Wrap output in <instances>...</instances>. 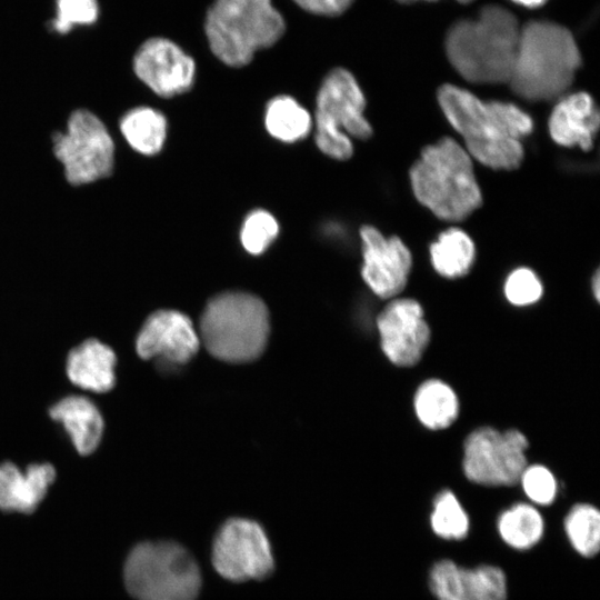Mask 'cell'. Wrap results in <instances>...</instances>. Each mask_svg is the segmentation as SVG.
<instances>
[{
  "label": "cell",
  "mask_w": 600,
  "mask_h": 600,
  "mask_svg": "<svg viewBox=\"0 0 600 600\" xmlns=\"http://www.w3.org/2000/svg\"><path fill=\"white\" fill-rule=\"evenodd\" d=\"M591 288H592V291H593L594 299L597 301H599V298H600V276H599V271H597L594 273V276L592 277Z\"/></svg>",
  "instance_id": "34"
},
{
  "label": "cell",
  "mask_w": 600,
  "mask_h": 600,
  "mask_svg": "<svg viewBox=\"0 0 600 600\" xmlns=\"http://www.w3.org/2000/svg\"><path fill=\"white\" fill-rule=\"evenodd\" d=\"M360 239L364 282L381 299L397 297L404 289L411 271L410 250L398 237L386 238L372 226L360 229Z\"/></svg>",
  "instance_id": "14"
},
{
  "label": "cell",
  "mask_w": 600,
  "mask_h": 600,
  "mask_svg": "<svg viewBox=\"0 0 600 600\" xmlns=\"http://www.w3.org/2000/svg\"><path fill=\"white\" fill-rule=\"evenodd\" d=\"M564 530L573 549L582 557H594L600 549V513L589 503H578L564 519Z\"/></svg>",
  "instance_id": "25"
},
{
  "label": "cell",
  "mask_w": 600,
  "mask_h": 600,
  "mask_svg": "<svg viewBox=\"0 0 600 600\" xmlns=\"http://www.w3.org/2000/svg\"><path fill=\"white\" fill-rule=\"evenodd\" d=\"M210 53L224 67L240 69L272 48L286 22L272 0H213L203 20Z\"/></svg>",
  "instance_id": "4"
},
{
  "label": "cell",
  "mask_w": 600,
  "mask_h": 600,
  "mask_svg": "<svg viewBox=\"0 0 600 600\" xmlns=\"http://www.w3.org/2000/svg\"><path fill=\"white\" fill-rule=\"evenodd\" d=\"M398 1L408 3V2L418 1V0H398ZM426 1H437V0H426Z\"/></svg>",
  "instance_id": "36"
},
{
  "label": "cell",
  "mask_w": 600,
  "mask_h": 600,
  "mask_svg": "<svg viewBox=\"0 0 600 600\" xmlns=\"http://www.w3.org/2000/svg\"><path fill=\"white\" fill-rule=\"evenodd\" d=\"M433 269L442 277L454 279L467 274L476 258L472 239L463 230L450 228L430 246Z\"/></svg>",
  "instance_id": "22"
},
{
  "label": "cell",
  "mask_w": 600,
  "mask_h": 600,
  "mask_svg": "<svg viewBox=\"0 0 600 600\" xmlns=\"http://www.w3.org/2000/svg\"><path fill=\"white\" fill-rule=\"evenodd\" d=\"M114 351L108 344L91 338L70 350L66 372L77 387L96 393L110 391L116 383Z\"/></svg>",
  "instance_id": "18"
},
{
  "label": "cell",
  "mask_w": 600,
  "mask_h": 600,
  "mask_svg": "<svg viewBox=\"0 0 600 600\" xmlns=\"http://www.w3.org/2000/svg\"><path fill=\"white\" fill-rule=\"evenodd\" d=\"M497 527L501 539L509 547L526 550L540 541L544 522L532 504L516 503L500 514Z\"/></svg>",
  "instance_id": "24"
},
{
  "label": "cell",
  "mask_w": 600,
  "mask_h": 600,
  "mask_svg": "<svg viewBox=\"0 0 600 600\" xmlns=\"http://www.w3.org/2000/svg\"><path fill=\"white\" fill-rule=\"evenodd\" d=\"M49 416L62 424L81 456L92 453L100 444L104 422L100 410L89 398L67 396L49 409Z\"/></svg>",
  "instance_id": "19"
},
{
  "label": "cell",
  "mask_w": 600,
  "mask_h": 600,
  "mask_svg": "<svg viewBox=\"0 0 600 600\" xmlns=\"http://www.w3.org/2000/svg\"><path fill=\"white\" fill-rule=\"evenodd\" d=\"M119 129L127 143L138 153L156 156L167 139L168 123L159 110L140 106L128 110L119 121Z\"/></svg>",
  "instance_id": "20"
},
{
  "label": "cell",
  "mask_w": 600,
  "mask_h": 600,
  "mask_svg": "<svg viewBox=\"0 0 600 600\" xmlns=\"http://www.w3.org/2000/svg\"><path fill=\"white\" fill-rule=\"evenodd\" d=\"M312 118L294 98L280 94L266 108L264 126L270 136L286 143L304 139L312 129Z\"/></svg>",
  "instance_id": "23"
},
{
  "label": "cell",
  "mask_w": 600,
  "mask_h": 600,
  "mask_svg": "<svg viewBox=\"0 0 600 600\" xmlns=\"http://www.w3.org/2000/svg\"><path fill=\"white\" fill-rule=\"evenodd\" d=\"M381 349L398 367L417 364L429 342L431 331L421 304L411 298H393L377 318Z\"/></svg>",
  "instance_id": "13"
},
{
  "label": "cell",
  "mask_w": 600,
  "mask_h": 600,
  "mask_svg": "<svg viewBox=\"0 0 600 600\" xmlns=\"http://www.w3.org/2000/svg\"><path fill=\"white\" fill-rule=\"evenodd\" d=\"M429 582L437 600H473L470 569L451 560L436 562L430 570Z\"/></svg>",
  "instance_id": "26"
},
{
  "label": "cell",
  "mask_w": 600,
  "mask_h": 600,
  "mask_svg": "<svg viewBox=\"0 0 600 600\" xmlns=\"http://www.w3.org/2000/svg\"><path fill=\"white\" fill-rule=\"evenodd\" d=\"M519 482L528 499L536 504L548 506L557 497L558 483L556 477L542 464H527Z\"/></svg>",
  "instance_id": "30"
},
{
  "label": "cell",
  "mask_w": 600,
  "mask_h": 600,
  "mask_svg": "<svg viewBox=\"0 0 600 600\" xmlns=\"http://www.w3.org/2000/svg\"><path fill=\"white\" fill-rule=\"evenodd\" d=\"M542 284L529 268H518L510 272L504 283L507 300L518 307L537 302L542 296Z\"/></svg>",
  "instance_id": "31"
},
{
  "label": "cell",
  "mask_w": 600,
  "mask_h": 600,
  "mask_svg": "<svg viewBox=\"0 0 600 600\" xmlns=\"http://www.w3.org/2000/svg\"><path fill=\"white\" fill-rule=\"evenodd\" d=\"M557 100L548 122L552 140L563 147L591 150L600 126L599 110L592 97L579 91Z\"/></svg>",
  "instance_id": "16"
},
{
  "label": "cell",
  "mask_w": 600,
  "mask_h": 600,
  "mask_svg": "<svg viewBox=\"0 0 600 600\" xmlns=\"http://www.w3.org/2000/svg\"><path fill=\"white\" fill-rule=\"evenodd\" d=\"M136 77L154 94L172 98L192 89L197 61L169 38L151 36L137 48L132 58Z\"/></svg>",
  "instance_id": "12"
},
{
  "label": "cell",
  "mask_w": 600,
  "mask_h": 600,
  "mask_svg": "<svg viewBox=\"0 0 600 600\" xmlns=\"http://www.w3.org/2000/svg\"><path fill=\"white\" fill-rule=\"evenodd\" d=\"M528 447L527 437L517 429L478 428L464 441L463 472L477 484L514 486L527 466Z\"/></svg>",
  "instance_id": "10"
},
{
  "label": "cell",
  "mask_w": 600,
  "mask_h": 600,
  "mask_svg": "<svg viewBox=\"0 0 600 600\" xmlns=\"http://www.w3.org/2000/svg\"><path fill=\"white\" fill-rule=\"evenodd\" d=\"M56 479L52 464L32 463L22 472L12 462L0 463V509L33 512Z\"/></svg>",
  "instance_id": "17"
},
{
  "label": "cell",
  "mask_w": 600,
  "mask_h": 600,
  "mask_svg": "<svg viewBox=\"0 0 600 600\" xmlns=\"http://www.w3.org/2000/svg\"><path fill=\"white\" fill-rule=\"evenodd\" d=\"M212 564L227 580L243 582L269 577L274 567L268 537L262 527L249 519L226 521L212 544Z\"/></svg>",
  "instance_id": "11"
},
{
  "label": "cell",
  "mask_w": 600,
  "mask_h": 600,
  "mask_svg": "<svg viewBox=\"0 0 600 600\" xmlns=\"http://www.w3.org/2000/svg\"><path fill=\"white\" fill-rule=\"evenodd\" d=\"M99 13L97 0H56V17L50 22V29L66 34L74 27L96 23Z\"/></svg>",
  "instance_id": "29"
},
{
  "label": "cell",
  "mask_w": 600,
  "mask_h": 600,
  "mask_svg": "<svg viewBox=\"0 0 600 600\" xmlns=\"http://www.w3.org/2000/svg\"><path fill=\"white\" fill-rule=\"evenodd\" d=\"M269 332V312L259 297L243 291H226L208 301L198 334L200 343L214 358L243 363L263 352Z\"/></svg>",
  "instance_id": "6"
},
{
  "label": "cell",
  "mask_w": 600,
  "mask_h": 600,
  "mask_svg": "<svg viewBox=\"0 0 600 600\" xmlns=\"http://www.w3.org/2000/svg\"><path fill=\"white\" fill-rule=\"evenodd\" d=\"M409 176L417 200L441 220L461 221L482 203L471 157L450 137L423 148Z\"/></svg>",
  "instance_id": "5"
},
{
  "label": "cell",
  "mask_w": 600,
  "mask_h": 600,
  "mask_svg": "<svg viewBox=\"0 0 600 600\" xmlns=\"http://www.w3.org/2000/svg\"><path fill=\"white\" fill-rule=\"evenodd\" d=\"M52 151L71 186L89 184L112 173L113 139L103 121L87 109L74 110L66 131L53 133Z\"/></svg>",
  "instance_id": "9"
},
{
  "label": "cell",
  "mask_w": 600,
  "mask_h": 600,
  "mask_svg": "<svg viewBox=\"0 0 600 600\" xmlns=\"http://www.w3.org/2000/svg\"><path fill=\"white\" fill-rule=\"evenodd\" d=\"M123 579L137 600H196L201 587L197 561L172 541L138 543L126 560Z\"/></svg>",
  "instance_id": "7"
},
{
  "label": "cell",
  "mask_w": 600,
  "mask_h": 600,
  "mask_svg": "<svg viewBox=\"0 0 600 600\" xmlns=\"http://www.w3.org/2000/svg\"><path fill=\"white\" fill-rule=\"evenodd\" d=\"M430 523L438 537L448 540L463 539L469 531V517L450 490H443L436 497Z\"/></svg>",
  "instance_id": "27"
},
{
  "label": "cell",
  "mask_w": 600,
  "mask_h": 600,
  "mask_svg": "<svg viewBox=\"0 0 600 600\" xmlns=\"http://www.w3.org/2000/svg\"><path fill=\"white\" fill-rule=\"evenodd\" d=\"M520 24L508 9L489 4L476 19L457 21L446 37L452 67L467 81L508 83L516 58Z\"/></svg>",
  "instance_id": "2"
},
{
  "label": "cell",
  "mask_w": 600,
  "mask_h": 600,
  "mask_svg": "<svg viewBox=\"0 0 600 600\" xmlns=\"http://www.w3.org/2000/svg\"><path fill=\"white\" fill-rule=\"evenodd\" d=\"M277 219L267 210H252L243 220L240 241L250 254L263 253L279 234Z\"/></svg>",
  "instance_id": "28"
},
{
  "label": "cell",
  "mask_w": 600,
  "mask_h": 600,
  "mask_svg": "<svg viewBox=\"0 0 600 600\" xmlns=\"http://www.w3.org/2000/svg\"><path fill=\"white\" fill-rule=\"evenodd\" d=\"M413 407L419 421L430 430L446 429L459 416L457 393L440 379H428L419 386Z\"/></svg>",
  "instance_id": "21"
},
{
  "label": "cell",
  "mask_w": 600,
  "mask_h": 600,
  "mask_svg": "<svg viewBox=\"0 0 600 600\" xmlns=\"http://www.w3.org/2000/svg\"><path fill=\"white\" fill-rule=\"evenodd\" d=\"M199 347V334L192 321L177 310L152 312L136 339V351L140 358H157L172 364L187 363L196 356Z\"/></svg>",
  "instance_id": "15"
},
{
  "label": "cell",
  "mask_w": 600,
  "mask_h": 600,
  "mask_svg": "<svg viewBox=\"0 0 600 600\" xmlns=\"http://www.w3.org/2000/svg\"><path fill=\"white\" fill-rule=\"evenodd\" d=\"M366 98L356 77L343 67L330 69L316 98L314 140L318 149L336 160L353 153L351 138L366 140L372 127L364 117Z\"/></svg>",
  "instance_id": "8"
},
{
  "label": "cell",
  "mask_w": 600,
  "mask_h": 600,
  "mask_svg": "<svg viewBox=\"0 0 600 600\" xmlns=\"http://www.w3.org/2000/svg\"><path fill=\"white\" fill-rule=\"evenodd\" d=\"M513 2L527 8H537L542 6L547 0H512Z\"/></svg>",
  "instance_id": "35"
},
{
  "label": "cell",
  "mask_w": 600,
  "mask_h": 600,
  "mask_svg": "<svg viewBox=\"0 0 600 600\" xmlns=\"http://www.w3.org/2000/svg\"><path fill=\"white\" fill-rule=\"evenodd\" d=\"M457 1H459V2H461V3H469V2H471V1H473V0H457Z\"/></svg>",
  "instance_id": "37"
},
{
  "label": "cell",
  "mask_w": 600,
  "mask_h": 600,
  "mask_svg": "<svg viewBox=\"0 0 600 600\" xmlns=\"http://www.w3.org/2000/svg\"><path fill=\"white\" fill-rule=\"evenodd\" d=\"M438 102L462 137L470 157L497 170H513L521 164L524 157L521 140L531 133L533 121L518 106L482 101L450 83L439 88Z\"/></svg>",
  "instance_id": "1"
},
{
  "label": "cell",
  "mask_w": 600,
  "mask_h": 600,
  "mask_svg": "<svg viewBox=\"0 0 600 600\" xmlns=\"http://www.w3.org/2000/svg\"><path fill=\"white\" fill-rule=\"evenodd\" d=\"M477 587L476 600H507V578L502 569L482 564L473 568Z\"/></svg>",
  "instance_id": "32"
},
{
  "label": "cell",
  "mask_w": 600,
  "mask_h": 600,
  "mask_svg": "<svg viewBox=\"0 0 600 600\" xmlns=\"http://www.w3.org/2000/svg\"><path fill=\"white\" fill-rule=\"evenodd\" d=\"M299 9L313 16L334 18L348 11L356 0H291Z\"/></svg>",
  "instance_id": "33"
},
{
  "label": "cell",
  "mask_w": 600,
  "mask_h": 600,
  "mask_svg": "<svg viewBox=\"0 0 600 600\" xmlns=\"http://www.w3.org/2000/svg\"><path fill=\"white\" fill-rule=\"evenodd\" d=\"M580 66L579 48L566 27L531 20L520 27L508 83L517 96L526 100H556L571 87Z\"/></svg>",
  "instance_id": "3"
}]
</instances>
